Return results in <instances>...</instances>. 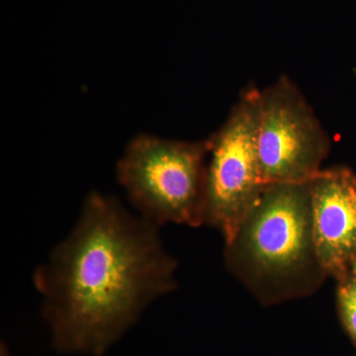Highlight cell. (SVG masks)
<instances>
[{
  "label": "cell",
  "instance_id": "277c9868",
  "mask_svg": "<svg viewBox=\"0 0 356 356\" xmlns=\"http://www.w3.org/2000/svg\"><path fill=\"white\" fill-rule=\"evenodd\" d=\"M259 104V91H245L222 128L208 139L204 219L221 232L226 243L266 185L257 153Z\"/></svg>",
  "mask_w": 356,
  "mask_h": 356
},
{
  "label": "cell",
  "instance_id": "3957f363",
  "mask_svg": "<svg viewBox=\"0 0 356 356\" xmlns=\"http://www.w3.org/2000/svg\"><path fill=\"white\" fill-rule=\"evenodd\" d=\"M209 140L182 142L140 134L128 143L116 177L139 216L197 227L205 222Z\"/></svg>",
  "mask_w": 356,
  "mask_h": 356
},
{
  "label": "cell",
  "instance_id": "ba28073f",
  "mask_svg": "<svg viewBox=\"0 0 356 356\" xmlns=\"http://www.w3.org/2000/svg\"><path fill=\"white\" fill-rule=\"evenodd\" d=\"M0 356H13L9 353L8 350H7L6 344H1V351H0Z\"/></svg>",
  "mask_w": 356,
  "mask_h": 356
},
{
  "label": "cell",
  "instance_id": "52a82bcc",
  "mask_svg": "<svg viewBox=\"0 0 356 356\" xmlns=\"http://www.w3.org/2000/svg\"><path fill=\"white\" fill-rule=\"evenodd\" d=\"M339 303L344 325L356 343V281H346L339 290Z\"/></svg>",
  "mask_w": 356,
  "mask_h": 356
},
{
  "label": "cell",
  "instance_id": "7a4b0ae2",
  "mask_svg": "<svg viewBox=\"0 0 356 356\" xmlns=\"http://www.w3.org/2000/svg\"><path fill=\"white\" fill-rule=\"evenodd\" d=\"M229 266L250 286L282 297L299 293L318 264L310 184H267L226 243Z\"/></svg>",
  "mask_w": 356,
  "mask_h": 356
},
{
  "label": "cell",
  "instance_id": "9c48e42d",
  "mask_svg": "<svg viewBox=\"0 0 356 356\" xmlns=\"http://www.w3.org/2000/svg\"><path fill=\"white\" fill-rule=\"evenodd\" d=\"M351 268H353V276H355V280L356 281V254L353 257V261H351Z\"/></svg>",
  "mask_w": 356,
  "mask_h": 356
},
{
  "label": "cell",
  "instance_id": "5b68a950",
  "mask_svg": "<svg viewBox=\"0 0 356 356\" xmlns=\"http://www.w3.org/2000/svg\"><path fill=\"white\" fill-rule=\"evenodd\" d=\"M327 149L324 129L289 79L259 91L257 153L264 184L309 181Z\"/></svg>",
  "mask_w": 356,
  "mask_h": 356
},
{
  "label": "cell",
  "instance_id": "8992f818",
  "mask_svg": "<svg viewBox=\"0 0 356 356\" xmlns=\"http://www.w3.org/2000/svg\"><path fill=\"white\" fill-rule=\"evenodd\" d=\"M309 184L318 264L341 273L356 254V182L346 172L321 170Z\"/></svg>",
  "mask_w": 356,
  "mask_h": 356
},
{
  "label": "cell",
  "instance_id": "6da1fadb",
  "mask_svg": "<svg viewBox=\"0 0 356 356\" xmlns=\"http://www.w3.org/2000/svg\"><path fill=\"white\" fill-rule=\"evenodd\" d=\"M159 227L93 191L50 259L35 270L54 348L103 356L143 312L177 287V261Z\"/></svg>",
  "mask_w": 356,
  "mask_h": 356
}]
</instances>
